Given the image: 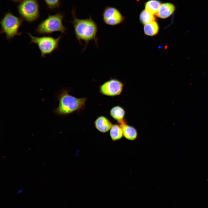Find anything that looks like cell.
Here are the masks:
<instances>
[{
  "instance_id": "obj_16",
  "label": "cell",
  "mask_w": 208,
  "mask_h": 208,
  "mask_svg": "<svg viewBox=\"0 0 208 208\" xmlns=\"http://www.w3.org/2000/svg\"><path fill=\"white\" fill-rule=\"evenodd\" d=\"M154 15L145 9L142 10L140 15V19L142 23L144 25L155 21Z\"/></svg>"
},
{
  "instance_id": "obj_13",
  "label": "cell",
  "mask_w": 208,
  "mask_h": 208,
  "mask_svg": "<svg viewBox=\"0 0 208 208\" xmlns=\"http://www.w3.org/2000/svg\"><path fill=\"white\" fill-rule=\"evenodd\" d=\"M159 27L157 23L155 21L144 25V30L145 34L153 36L158 33Z\"/></svg>"
},
{
  "instance_id": "obj_6",
  "label": "cell",
  "mask_w": 208,
  "mask_h": 208,
  "mask_svg": "<svg viewBox=\"0 0 208 208\" xmlns=\"http://www.w3.org/2000/svg\"><path fill=\"white\" fill-rule=\"evenodd\" d=\"M17 9L21 17L29 23L40 18V7L37 0H21Z\"/></svg>"
},
{
  "instance_id": "obj_11",
  "label": "cell",
  "mask_w": 208,
  "mask_h": 208,
  "mask_svg": "<svg viewBox=\"0 0 208 208\" xmlns=\"http://www.w3.org/2000/svg\"><path fill=\"white\" fill-rule=\"evenodd\" d=\"M119 125L122 127L123 136L126 139L131 141L137 138L138 132L134 127L127 124L125 120Z\"/></svg>"
},
{
  "instance_id": "obj_5",
  "label": "cell",
  "mask_w": 208,
  "mask_h": 208,
  "mask_svg": "<svg viewBox=\"0 0 208 208\" xmlns=\"http://www.w3.org/2000/svg\"><path fill=\"white\" fill-rule=\"evenodd\" d=\"M31 39L30 43H34L38 46L42 57H45L47 54H51L53 52L59 49V42L62 37L60 35L55 38L50 36H44L42 37H35L30 33H27Z\"/></svg>"
},
{
  "instance_id": "obj_7",
  "label": "cell",
  "mask_w": 208,
  "mask_h": 208,
  "mask_svg": "<svg viewBox=\"0 0 208 208\" xmlns=\"http://www.w3.org/2000/svg\"><path fill=\"white\" fill-rule=\"evenodd\" d=\"M123 87V83L115 79H110L101 85L99 87L100 92L108 96H114L120 95Z\"/></svg>"
},
{
  "instance_id": "obj_2",
  "label": "cell",
  "mask_w": 208,
  "mask_h": 208,
  "mask_svg": "<svg viewBox=\"0 0 208 208\" xmlns=\"http://www.w3.org/2000/svg\"><path fill=\"white\" fill-rule=\"evenodd\" d=\"M57 99L59 101L58 106L54 113L61 115H66L76 111H80L85 108L86 97L76 98L69 93L67 90L63 89L57 95Z\"/></svg>"
},
{
  "instance_id": "obj_9",
  "label": "cell",
  "mask_w": 208,
  "mask_h": 208,
  "mask_svg": "<svg viewBox=\"0 0 208 208\" xmlns=\"http://www.w3.org/2000/svg\"><path fill=\"white\" fill-rule=\"evenodd\" d=\"M94 125L96 129L102 133L109 131L113 125L107 117L102 116H99L95 120Z\"/></svg>"
},
{
  "instance_id": "obj_14",
  "label": "cell",
  "mask_w": 208,
  "mask_h": 208,
  "mask_svg": "<svg viewBox=\"0 0 208 208\" xmlns=\"http://www.w3.org/2000/svg\"><path fill=\"white\" fill-rule=\"evenodd\" d=\"M109 135L112 140L116 141L121 139L123 136L121 126L119 124L113 125L109 130Z\"/></svg>"
},
{
  "instance_id": "obj_10",
  "label": "cell",
  "mask_w": 208,
  "mask_h": 208,
  "mask_svg": "<svg viewBox=\"0 0 208 208\" xmlns=\"http://www.w3.org/2000/svg\"><path fill=\"white\" fill-rule=\"evenodd\" d=\"M175 10V7L173 4L164 3L161 4L156 15L160 18H166L170 16Z\"/></svg>"
},
{
  "instance_id": "obj_12",
  "label": "cell",
  "mask_w": 208,
  "mask_h": 208,
  "mask_svg": "<svg viewBox=\"0 0 208 208\" xmlns=\"http://www.w3.org/2000/svg\"><path fill=\"white\" fill-rule=\"evenodd\" d=\"M109 114L111 117L116 120L119 124L124 120V118L125 114V111L120 106L117 105L113 107L110 109Z\"/></svg>"
},
{
  "instance_id": "obj_18",
  "label": "cell",
  "mask_w": 208,
  "mask_h": 208,
  "mask_svg": "<svg viewBox=\"0 0 208 208\" xmlns=\"http://www.w3.org/2000/svg\"><path fill=\"white\" fill-rule=\"evenodd\" d=\"M23 189H19L18 190V191L16 192V194H20L23 191Z\"/></svg>"
},
{
  "instance_id": "obj_3",
  "label": "cell",
  "mask_w": 208,
  "mask_h": 208,
  "mask_svg": "<svg viewBox=\"0 0 208 208\" xmlns=\"http://www.w3.org/2000/svg\"><path fill=\"white\" fill-rule=\"evenodd\" d=\"M64 16V14L60 12L49 15L47 18L42 20L38 25L35 32L39 35L44 36L52 34L56 31L66 34L67 28L63 23Z\"/></svg>"
},
{
  "instance_id": "obj_19",
  "label": "cell",
  "mask_w": 208,
  "mask_h": 208,
  "mask_svg": "<svg viewBox=\"0 0 208 208\" xmlns=\"http://www.w3.org/2000/svg\"><path fill=\"white\" fill-rule=\"evenodd\" d=\"M14 2H18L19 1H20L21 0H12Z\"/></svg>"
},
{
  "instance_id": "obj_17",
  "label": "cell",
  "mask_w": 208,
  "mask_h": 208,
  "mask_svg": "<svg viewBox=\"0 0 208 208\" xmlns=\"http://www.w3.org/2000/svg\"><path fill=\"white\" fill-rule=\"evenodd\" d=\"M48 8L51 9L57 8L60 5V0H44Z\"/></svg>"
},
{
  "instance_id": "obj_4",
  "label": "cell",
  "mask_w": 208,
  "mask_h": 208,
  "mask_svg": "<svg viewBox=\"0 0 208 208\" xmlns=\"http://www.w3.org/2000/svg\"><path fill=\"white\" fill-rule=\"evenodd\" d=\"M23 20L21 17L16 16L10 12L5 13L0 22V34H5L8 40L21 35L22 33L19 32V30Z\"/></svg>"
},
{
  "instance_id": "obj_1",
  "label": "cell",
  "mask_w": 208,
  "mask_h": 208,
  "mask_svg": "<svg viewBox=\"0 0 208 208\" xmlns=\"http://www.w3.org/2000/svg\"><path fill=\"white\" fill-rule=\"evenodd\" d=\"M71 14L74 34L76 39L80 44L82 41L85 42L83 51L85 50L89 42L93 40L96 46H98V39L96 38L98 31L97 24L91 16L88 18L83 19L78 18L76 16L75 11L73 9Z\"/></svg>"
},
{
  "instance_id": "obj_8",
  "label": "cell",
  "mask_w": 208,
  "mask_h": 208,
  "mask_svg": "<svg viewBox=\"0 0 208 208\" xmlns=\"http://www.w3.org/2000/svg\"><path fill=\"white\" fill-rule=\"evenodd\" d=\"M104 22L106 25L113 26L121 23L124 17L116 8L107 6L104 9L102 14Z\"/></svg>"
},
{
  "instance_id": "obj_15",
  "label": "cell",
  "mask_w": 208,
  "mask_h": 208,
  "mask_svg": "<svg viewBox=\"0 0 208 208\" xmlns=\"http://www.w3.org/2000/svg\"><path fill=\"white\" fill-rule=\"evenodd\" d=\"M161 4L158 0H149L145 3V9L153 14L156 15Z\"/></svg>"
}]
</instances>
